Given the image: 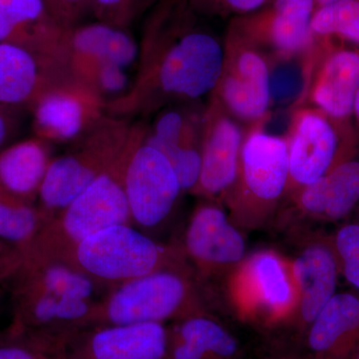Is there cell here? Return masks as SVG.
Instances as JSON below:
<instances>
[{
    "instance_id": "cell-1",
    "label": "cell",
    "mask_w": 359,
    "mask_h": 359,
    "mask_svg": "<svg viewBox=\"0 0 359 359\" xmlns=\"http://www.w3.org/2000/svg\"><path fill=\"white\" fill-rule=\"evenodd\" d=\"M192 11H152L144 32L138 75L128 91L106 103V114L129 119L148 114L175 99L211 93L223 73L226 50L195 25Z\"/></svg>"
},
{
    "instance_id": "cell-2",
    "label": "cell",
    "mask_w": 359,
    "mask_h": 359,
    "mask_svg": "<svg viewBox=\"0 0 359 359\" xmlns=\"http://www.w3.org/2000/svg\"><path fill=\"white\" fill-rule=\"evenodd\" d=\"M6 287L13 306L8 330L62 351L74 335L94 327L111 290L68 262L40 256L23 257Z\"/></svg>"
},
{
    "instance_id": "cell-3",
    "label": "cell",
    "mask_w": 359,
    "mask_h": 359,
    "mask_svg": "<svg viewBox=\"0 0 359 359\" xmlns=\"http://www.w3.org/2000/svg\"><path fill=\"white\" fill-rule=\"evenodd\" d=\"M146 126L135 123L133 136L114 164L106 170L71 204L45 224L25 256L67 261L82 241L116 224H132L125 191V172L130 156L143 138Z\"/></svg>"
},
{
    "instance_id": "cell-4",
    "label": "cell",
    "mask_w": 359,
    "mask_h": 359,
    "mask_svg": "<svg viewBox=\"0 0 359 359\" xmlns=\"http://www.w3.org/2000/svg\"><path fill=\"white\" fill-rule=\"evenodd\" d=\"M209 297L190 264L160 269L109 290L94 327L184 320L208 313Z\"/></svg>"
},
{
    "instance_id": "cell-5",
    "label": "cell",
    "mask_w": 359,
    "mask_h": 359,
    "mask_svg": "<svg viewBox=\"0 0 359 359\" xmlns=\"http://www.w3.org/2000/svg\"><path fill=\"white\" fill-rule=\"evenodd\" d=\"M66 262L111 289L160 269L189 264L180 244H162L129 224L89 236Z\"/></svg>"
},
{
    "instance_id": "cell-6",
    "label": "cell",
    "mask_w": 359,
    "mask_h": 359,
    "mask_svg": "<svg viewBox=\"0 0 359 359\" xmlns=\"http://www.w3.org/2000/svg\"><path fill=\"white\" fill-rule=\"evenodd\" d=\"M134 128L135 123L106 114L70 151L52 159L36 203L47 223L114 164Z\"/></svg>"
},
{
    "instance_id": "cell-7",
    "label": "cell",
    "mask_w": 359,
    "mask_h": 359,
    "mask_svg": "<svg viewBox=\"0 0 359 359\" xmlns=\"http://www.w3.org/2000/svg\"><path fill=\"white\" fill-rule=\"evenodd\" d=\"M289 186V141L257 130L250 132L243 143L237 182L228 194L233 223L264 224Z\"/></svg>"
},
{
    "instance_id": "cell-8",
    "label": "cell",
    "mask_w": 359,
    "mask_h": 359,
    "mask_svg": "<svg viewBox=\"0 0 359 359\" xmlns=\"http://www.w3.org/2000/svg\"><path fill=\"white\" fill-rule=\"evenodd\" d=\"M229 276L231 302L241 316L269 327L292 323L299 292L290 259L275 250H257Z\"/></svg>"
},
{
    "instance_id": "cell-9",
    "label": "cell",
    "mask_w": 359,
    "mask_h": 359,
    "mask_svg": "<svg viewBox=\"0 0 359 359\" xmlns=\"http://www.w3.org/2000/svg\"><path fill=\"white\" fill-rule=\"evenodd\" d=\"M180 245L205 292L210 280L231 273L247 257L245 240L237 224L212 202L194 210Z\"/></svg>"
},
{
    "instance_id": "cell-10",
    "label": "cell",
    "mask_w": 359,
    "mask_h": 359,
    "mask_svg": "<svg viewBox=\"0 0 359 359\" xmlns=\"http://www.w3.org/2000/svg\"><path fill=\"white\" fill-rule=\"evenodd\" d=\"M144 136L130 156L125 191L132 224L149 233L166 223L184 191L166 156L146 143Z\"/></svg>"
},
{
    "instance_id": "cell-11",
    "label": "cell",
    "mask_w": 359,
    "mask_h": 359,
    "mask_svg": "<svg viewBox=\"0 0 359 359\" xmlns=\"http://www.w3.org/2000/svg\"><path fill=\"white\" fill-rule=\"evenodd\" d=\"M35 137L47 143L75 142L106 115L102 95L91 86L67 78L48 90L32 109Z\"/></svg>"
},
{
    "instance_id": "cell-12",
    "label": "cell",
    "mask_w": 359,
    "mask_h": 359,
    "mask_svg": "<svg viewBox=\"0 0 359 359\" xmlns=\"http://www.w3.org/2000/svg\"><path fill=\"white\" fill-rule=\"evenodd\" d=\"M216 89L224 107L238 119L257 121L268 112L271 101L268 63L256 47L231 30Z\"/></svg>"
},
{
    "instance_id": "cell-13",
    "label": "cell",
    "mask_w": 359,
    "mask_h": 359,
    "mask_svg": "<svg viewBox=\"0 0 359 359\" xmlns=\"http://www.w3.org/2000/svg\"><path fill=\"white\" fill-rule=\"evenodd\" d=\"M70 76L67 59L0 43V106L32 109L48 90Z\"/></svg>"
},
{
    "instance_id": "cell-14",
    "label": "cell",
    "mask_w": 359,
    "mask_h": 359,
    "mask_svg": "<svg viewBox=\"0 0 359 359\" xmlns=\"http://www.w3.org/2000/svg\"><path fill=\"white\" fill-rule=\"evenodd\" d=\"M168 327L163 323L98 325L63 346V359H166Z\"/></svg>"
},
{
    "instance_id": "cell-15",
    "label": "cell",
    "mask_w": 359,
    "mask_h": 359,
    "mask_svg": "<svg viewBox=\"0 0 359 359\" xmlns=\"http://www.w3.org/2000/svg\"><path fill=\"white\" fill-rule=\"evenodd\" d=\"M314 0H271L268 6L235 18L231 30L255 44H269L285 55L299 53L313 41Z\"/></svg>"
},
{
    "instance_id": "cell-16",
    "label": "cell",
    "mask_w": 359,
    "mask_h": 359,
    "mask_svg": "<svg viewBox=\"0 0 359 359\" xmlns=\"http://www.w3.org/2000/svg\"><path fill=\"white\" fill-rule=\"evenodd\" d=\"M292 264L299 292V306L292 323L304 337L316 316L337 294L340 268L332 238H311Z\"/></svg>"
},
{
    "instance_id": "cell-17",
    "label": "cell",
    "mask_w": 359,
    "mask_h": 359,
    "mask_svg": "<svg viewBox=\"0 0 359 359\" xmlns=\"http://www.w3.org/2000/svg\"><path fill=\"white\" fill-rule=\"evenodd\" d=\"M65 47L71 76L87 83L100 66L129 67L139 47L127 29L97 21L66 28Z\"/></svg>"
},
{
    "instance_id": "cell-18",
    "label": "cell",
    "mask_w": 359,
    "mask_h": 359,
    "mask_svg": "<svg viewBox=\"0 0 359 359\" xmlns=\"http://www.w3.org/2000/svg\"><path fill=\"white\" fill-rule=\"evenodd\" d=\"M202 137V170L195 194L207 198L228 196L237 182L245 137L237 123L211 110Z\"/></svg>"
},
{
    "instance_id": "cell-19",
    "label": "cell",
    "mask_w": 359,
    "mask_h": 359,
    "mask_svg": "<svg viewBox=\"0 0 359 359\" xmlns=\"http://www.w3.org/2000/svg\"><path fill=\"white\" fill-rule=\"evenodd\" d=\"M337 152V137L330 122L313 111H301L289 140V189L299 190L330 173Z\"/></svg>"
},
{
    "instance_id": "cell-20",
    "label": "cell",
    "mask_w": 359,
    "mask_h": 359,
    "mask_svg": "<svg viewBox=\"0 0 359 359\" xmlns=\"http://www.w3.org/2000/svg\"><path fill=\"white\" fill-rule=\"evenodd\" d=\"M359 346V294H335L304 335L301 359H351Z\"/></svg>"
},
{
    "instance_id": "cell-21",
    "label": "cell",
    "mask_w": 359,
    "mask_h": 359,
    "mask_svg": "<svg viewBox=\"0 0 359 359\" xmlns=\"http://www.w3.org/2000/svg\"><path fill=\"white\" fill-rule=\"evenodd\" d=\"M65 28L45 0H0V43L66 58Z\"/></svg>"
},
{
    "instance_id": "cell-22",
    "label": "cell",
    "mask_w": 359,
    "mask_h": 359,
    "mask_svg": "<svg viewBox=\"0 0 359 359\" xmlns=\"http://www.w3.org/2000/svg\"><path fill=\"white\" fill-rule=\"evenodd\" d=\"M144 141L166 156L184 192H195L202 170V139L192 118L182 111L161 113Z\"/></svg>"
},
{
    "instance_id": "cell-23",
    "label": "cell",
    "mask_w": 359,
    "mask_h": 359,
    "mask_svg": "<svg viewBox=\"0 0 359 359\" xmlns=\"http://www.w3.org/2000/svg\"><path fill=\"white\" fill-rule=\"evenodd\" d=\"M238 353V340L209 313L168 327L166 359H236Z\"/></svg>"
},
{
    "instance_id": "cell-24",
    "label": "cell",
    "mask_w": 359,
    "mask_h": 359,
    "mask_svg": "<svg viewBox=\"0 0 359 359\" xmlns=\"http://www.w3.org/2000/svg\"><path fill=\"white\" fill-rule=\"evenodd\" d=\"M299 209L311 218L339 221L359 202V162L340 163L325 176L299 190Z\"/></svg>"
},
{
    "instance_id": "cell-25",
    "label": "cell",
    "mask_w": 359,
    "mask_h": 359,
    "mask_svg": "<svg viewBox=\"0 0 359 359\" xmlns=\"http://www.w3.org/2000/svg\"><path fill=\"white\" fill-rule=\"evenodd\" d=\"M52 161L49 143L34 137L0 151V191L36 205Z\"/></svg>"
},
{
    "instance_id": "cell-26",
    "label": "cell",
    "mask_w": 359,
    "mask_h": 359,
    "mask_svg": "<svg viewBox=\"0 0 359 359\" xmlns=\"http://www.w3.org/2000/svg\"><path fill=\"white\" fill-rule=\"evenodd\" d=\"M359 89V55L340 51L328 59L313 90L314 103L334 118L346 117L353 109Z\"/></svg>"
},
{
    "instance_id": "cell-27",
    "label": "cell",
    "mask_w": 359,
    "mask_h": 359,
    "mask_svg": "<svg viewBox=\"0 0 359 359\" xmlns=\"http://www.w3.org/2000/svg\"><path fill=\"white\" fill-rule=\"evenodd\" d=\"M46 224L37 205L21 202L0 191V240L25 256Z\"/></svg>"
},
{
    "instance_id": "cell-28",
    "label": "cell",
    "mask_w": 359,
    "mask_h": 359,
    "mask_svg": "<svg viewBox=\"0 0 359 359\" xmlns=\"http://www.w3.org/2000/svg\"><path fill=\"white\" fill-rule=\"evenodd\" d=\"M311 28L313 35L339 34L359 44V0H337L318 7Z\"/></svg>"
},
{
    "instance_id": "cell-29",
    "label": "cell",
    "mask_w": 359,
    "mask_h": 359,
    "mask_svg": "<svg viewBox=\"0 0 359 359\" xmlns=\"http://www.w3.org/2000/svg\"><path fill=\"white\" fill-rule=\"evenodd\" d=\"M160 0H91V13L97 21L128 29Z\"/></svg>"
},
{
    "instance_id": "cell-30",
    "label": "cell",
    "mask_w": 359,
    "mask_h": 359,
    "mask_svg": "<svg viewBox=\"0 0 359 359\" xmlns=\"http://www.w3.org/2000/svg\"><path fill=\"white\" fill-rule=\"evenodd\" d=\"M0 359H63L62 348L8 330L0 335Z\"/></svg>"
},
{
    "instance_id": "cell-31",
    "label": "cell",
    "mask_w": 359,
    "mask_h": 359,
    "mask_svg": "<svg viewBox=\"0 0 359 359\" xmlns=\"http://www.w3.org/2000/svg\"><path fill=\"white\" fill-rule=\"evenodd\" d=\"M271 0H190L189 9L196 16H226L236 18L255 13L268 6Z\"/></svg>"
},
{
    "instance_id": "cell-32",
    "label": "cell",
    "mask_w": 359,
    "mask_h": 359,
    "mask_svg": "<svg viewBox=\"0 0 359 359\" xmlns=\"http://www.w3.org/2000/svg\"><path fill=\"white\" fill-rule=\"evenodd\" d=\"M332 238L339 264H359V224H344Z\"/></svg>"
},
{
    "instance_id": "cell-33",
    "label": "cell",
    "mask_w": 359,
    "mask_h": 359,
    "mask_svg": "<svg viewBox=\"0 0 359 359\" xmlns=\"http://www.w3.org/2000/svg\"><path fill=\"white\" fill-rule=\"evenodd\" d=\"M91 11V0H51L50 13L65 27L79 25L85 14Z\"/></svg>"
},
{
    "instance_id": "cell-34",
    "label": "cell",
    "mask_w": 359,
    "mask_h": 359,
    "mask_svg": "<svg viewBox=\"0 0 359 359\" xmlns=\"http://www.w3.org/2000/svg\"><path fill=\"white\" fill-rule=\"evenodd\" d=\"M16 109L0 106V151L16 128Z\"/></svg>"
},
{
    "instance_id": "cell-35",
    "label": "cell",
    "mask_w": 359,
    "mask_h": 359,
    "mask_svg": "<svg viewBox=\"0 0 359 359\" xmlns=\"http://www.w3.org/2000/svg\"><path fill=\"white\" fill-rule=\"evenodd\" d=\"M23 261V255L16 248L0 240V264L20 269Z\"/></svg>"
},
{
    "instance_id": "cell-36",
    "label": "cell",
    "mask_w": 359,
    "mask_h": 359,
    "mask_svg": "<svg viewBox=\"0 0 359 359\" xmlns=\"http://www.w3.org/2000/svg\"><path fill=\"white\" fill-rule=\"evenodd\" d=\"M189 2L190 0H160L156 6L166 9L168 11L182 13L189 11Z\"/></svg>"
},
{
    "instance_id": "cell-37",
    "label": "cell",
    "mask_w": 359,
    "mask_h": 359,
    "mask_svg": "<svg viewBox=\"0 0 359 359\" xmlns=\"http://www.w3.org/2000/svg\"><path fill=\"white\" fill-rule=\"evenodd\" d=\"M18 269L0 264V285H7L11 278L18 273Z\"/></svg>"
},
{
    "instance_id": "cell-38",
    "label": "cell",
    "mask_w": 359,
    "mask_h": 359,
    "mask_svg": "<svg viewBox=\"0 0 359 359\" xmlns=\"http://www.w3.org/2000/svg\"><path fill=\"white\" fill-rule=\"evenodd\" d=\"M7 295H8V292H7L6 285H0V306H1L2 302H4Z\"/></svg>"
},
{
    "instance_id": "cell-39",
    "label": "cell",
    "mask_w": 359,
    "mask_h": 359,
    "mask_svg": "<svg viewBox=\"0 0 359 359\" xmlns=\"http://www.w3.org/2000/svg\"><path fill=\"white\" fill-rule=\"evenodd\" d=\"M335 1H337V0H314L316 8H318V7L327 6V4H332V2Z\"/></svg>"
},
{
    "instance_id": "cell-40",
    "label": "cell",
    "mask_w": 359,
    "mask_h": 359,
    "mask_svg": "<svg viewBox=\"0 0 359 359\" xmlns=\"http://www.w3.org/2000/svg\"><path fill=\"white\" fill-rule=\"evenodd\" d=\"M354 110H355L356 114H358L359 118V89L358 93H356L355 100H354Z\"/></svg>"
},
{
    "instance_id": "cell-41",
    "label": "cell",
    "mask_w": 359,
    "mask_h": 359,
    "mask_svg": "<svg viewBox=\"0 0 359 359\" xmlns=\"http://www.w3.org/2000/svg\"><path fill=\"white\" fill-rule=\"evenodd\" d=\"M351 359H359V346L358 348H356L355 353H354L353 355L351 356Z\"/></svg>"
},
{
    "instance_id": "cell-42",
    "label": "cell",
    "mask_w": 359,
    "mask_h": 359,
    "mask_svg": "<svg viewBox=\"0 0 359 359\" xmlns=\"http://www.w3.org/2000/svg\"><path fill=\"white\" fill-rule=\"evenodd\" d=\"M45 1H46L47 6H48V8H49V11H50V2H51V0H45Z\"/></svg>"
},
{
    "instance_id": "cell-43",
    "label": "cell",
    "mask_w": 359,
    "mask_h": 359,
    "mask_svg": "<svg viewBox=\"0 0 359 359\" xmlns=\"http://www.w3.org/2000/svg\"><path fill=\"white\" fill-rule=\"evenodd\" d=\"M273 359H290V358H273Z\"/></svg>"
}]
</instances>
